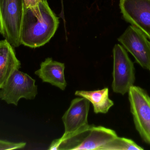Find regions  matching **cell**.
Instances as JSON below:
<instances>
[{
	"instance_id": "1",
	"label": "cell",
	"mask_w": 150,
	"mask_h": 150,
	"mask_svg": "<svg viewBox=\"0 0 150 150\" xmlns=\"http://www.w3.org/2000/svg\"><path fill=\"white\" fill-rule=\"evenodd\" d=\"M59 24V18L51 9L47 0H41L35 7H25L21 45L31 48L44 45L54 36Z\"/></svg>"
},
{
	"instance_id": "2",
	"label": "cell",
	"mask_w": 150,
	"mask_h": 150,
	"mask_svg": "<svg viewBox=\"0 0 150 150\" xmlns=\"http://www.w3.org/2000/svg\"><path fill=\"white\" fill-rule=\"evenodd\" d=\"M23 0H0V33L13 47L21 45Z\"/></svg>"
},
{
	"instance_id": "3",
	"label": "cell",
	"mask_w": 150,
	"mask_h": 150,
	"mask_svg": "<svg viewBox=\"0 0 150 150\" xmlns=\"http://www.w3.org/2000/svg\"><path fill=\"white\" fill-rule=\"evenodd\" d=\"M128 93L136 129L142 140L150 145V97L142 88L134 85Z\"/></svg>"
},
{
	"instance_id": "4",
	"label": "cell",
	"mask_w": 150,
	"mask_h": 150,
	"mask_svg": "<svg viewBox=\"0 0 150 150\" xmlns=\"http://www.w3.org/2000/svg\"><path fill=\"white\" fill-rule=\"evenodd\" d=\"M0 90L1 99L15 106L18 105L21 99L33 100L38 94L35 80L19 70L11 74Z\"/></svg>"
},
{
	"instance_id": "5",
	"label": "cell",
	"mask_w": 150,
	"mask_h": 150,
	"mask_svg": "<svg viewBox=\"0 0 150 150\" xmlns=\"http://www.w3.org/2000/svg\"><path fill=\"white\" fill-rule=\"evenodd\" d=\"M113 54L112 89L114 92L124 95L134 85L135 81L134 66L124 48L120 44L115 45Z\"/></svg>"
},
{
	"instance_id": "6",
	"label": "cell",
	"mask_w": 150,
	"mask_h": 150,
	"mask_svg": "<svg viewBox=\"0 0 150 150\" xmlns=\"http://www.w3.org/2000/svg\"><path fill=\"white\" fill-rule=\"evenodd\" d=\"M137 62L150 71V41L139 29L129 26L118 39Z\"/></svg>"
},
{
	"instance_id": "7",
	"label": "cell",
	"mask_w": 150,
	"mask_h": 150,
	"mask_svg": "<svg viewBox=\"0 0 150 150\" xmlns=\"http://www.w3.org/2000/svg\"><path fill=\"white\" fill-rule=\"evenodd\" d=\"M120 7L125 20L150 40V0H120Z\"/></svg>"
},
{
	"instance_id": "8",
	"label": "cell",
	"mask_w": 150,
	"mask_h": 150,
	"mask_svg": "<svg viewBox=\"0 0 150 150\" xmlns=\"http://www.w3.org/2000/svg\"><path fill=\"white\" fill-rule=\"evenodd\" d=\"M90 101L85 98H76L71 101L70 107L62 118L65 133L62 137H66L86 130L91 125L88 123Z\"/></svg>"
},
{
	"instance_id": "9",
	"label": "cell",
	"mask_w": 150,
	"mask_h": 150,
	"mask_svg": "<svg viewBox=\"0 0 150 150\" xmlns=\"http://www.w3.org/2000/svg\"><path fill=\"white\" fill-rule=\"evenodd\" d=\"M65 68L64 63L47 58L41 63L40 68L35 71V74L44 82L49 83L64 90L67 86L64 75Z\"/></svg>"
},
{
	"instance_id": "10",
	"label": "cell",
	"mask_w": 150,
	"mask_h": 150,
	"mask_svg": "<svg viewBox=\"0 0 150 150\" xmlns=\"http://www.w3.org/2000/svg\"><path fill=\"white\" fill-rule=\"evenodd\" d=\"M21 68L13 47L6 39L0 41V90L11 74Z\"/></svg>"
},
{
	"instance_id": "11",
	"label": "cell",
	"mask_w": 150,
	"mask_h": 150,
	"mask_svg": "<svg viewBox=\"0 0 150 150\" xmlns=\"http://www.w3.org/2000/svg\"><path fill=\"white\" fill-rule=\"evenodd\" d=\"M118 136L116 132L103 127L93 126L89 133L74 150H98Z\"/></svg>"
},
{
	"instance_id": "12",
	"label": "cell",
	"mask_w": 150,
	"mask_h": 150,
	"mask_svg": "<svg viewBox=\"0 0 150 150\" xmlns=\"http://www.w3.org/2000/svg\"><path fill=\"white\" fill-rule=\"evenodd\" d=\"M75 94L76 96L85 98L91 102L96 114L107 113L114 105V102L109 98L108 88L92 91H76Z\"/></svg>"
},
{
	"instance_id": "13",
	"label": "cell",
	"mask_w": 150,
	"mask_h": 150,
	"mask_svg": "<svg viewBox=\"0 0 150 150\" xmlns=\"http://www.w3.org/2000/svg\"><path fill=\"white\" fill-rule=\"evenodd\" d=\"M143 148L137 145L131 139L118 136L103 146L100 150H142Z\"/></svg>"
},
{
	"instance_id": "14",
	"label": "cell",
	"mask_w": 150,
	"mask_h": 150,
	"mask_svg": "<svg viewBox=\"0 0 150 150\" xmlns=\"http://www.w3.org/2000/svg\"><path fill=\"white\" fill-rule=\"evenodd\" d=\"M25 142L15 143L0 140V150L18 149H23L26 146Z\"/></svg>"
},
{
	"instance_id": "15",
	"label": "cell",
	"mask_w": 150,
	"mask_h": 150,
	"mask_svg": "<svg viewBox=\"0 0 150 150\" xmlns=\"http://www.w3.org/2000/svg\"><path fill=\"white\" fill-rule=\"evenodd\" d=\"M41 0H23L26 8H32L38 5Z\"/></svg>"
},
{
	"instance_id": "16",
	"label": "cell",
	"mask_w": 150,
	"mask_h": 150,
	"mask_svg": "<svg viewBox=\"0 0 150 150\" xmlns=\"http://www.w3.org/2000/svg\"><path fill=\"white\" fill-rule=\"evenodd\" d=\"M61 2H62V9L61 12L60 14V16L63 19V21H64V23L65 22V18H64V7H63V0H61Z\"/></svg>"
},
{
	"instance_id": "17",
	"label": "cell",
	"mask_w": 150,
	"mask_h": 150,
	"mask_svg": "<svg viewBox=\"0 0 150 150\" xmlns=\"http://www.w3.org/2000/svg\"><path fill=\"white\" fill-rule=\"evenodd\" d=\"M0 99H1V90H0Z\"/></svg>"
}]
</instances>
